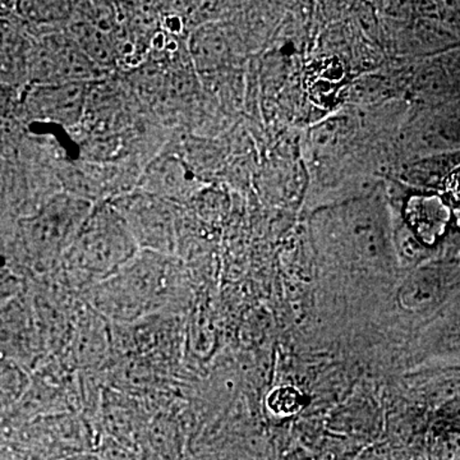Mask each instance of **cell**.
Here are the masks:
<instances>
[{
    "label": "cell",
    "mask_w": 460,
    "mask_h": 460,
    "mask_svg": "<svg viewBox=\"0 0 460 460\" xmlns=\"http://www.w3.org/2000/svg\"><path fill=\"white\" fill-rule=\"evenodd\" d=\"M174 263L155 251L144 250L93 293L95 307L115 321H132L162 307L174 292Z\"/></svg>",
    "instance_id": "obj_1"
},
{
    "label": "cell",
    "mask_w": 460,
    "mask_h": 460,
    "mask_svg": "<svg viewBox=\"0 0 460 460\" xmlns=\"http://www.w3.org/2000/svg\"><path fill=\"white\" fill-rule=\"evenodd\" d=\"M138 253L135 235L111 202L93 206L62 257L71 277L83 281H100L113 277Z\"/></svg>",
    "instance_id": "obj_2"
},
{
    "label": "cell",
    "mask_w": 460,
    "mask_h": 460,
    "mask_svg": "<svg viewBox=\"0 0 460 460\" xmlns=\"http://www.w3.org/2000/svg\"><path fill=\"white\" fill-rule=\"evenodd\" d=\"M93 208L87 201L68 192L54 193L35 211L18 220V247L33 266L62 259L78 230Z\"/></svg>",
    "instance_id": "obj_3"
},
{
    "label": "cell",
    "mask_w": 460,
    "mask_h": 460,
    "mask_svg": "<svg viewBox=\"0 0 460 460\" xmlns=\"http://www.w3.org/2000/svg\"><path fill=\"white\" fill-rule=\"evenodd\" d=\"M91 83L30 84L22 99L30 122L75 128L83 123Z\"/></svg>",
    "instance_id": "obj_4"
},
{
    "label": "cell",
    "mask_w": 460,
    "mask_h": 460,
    "mask_svg": "<svg viewBox=\"0 0 460 460\" xmlns=\"http://www.w3.org/2000/svg\"><path fill=\"white\" fill-rule=\"evenodd\" d=\"M138 190L165 201H186L201 190V178L174 153L160 154L141 172Z\"/></svg>",
    "instance_id": "obj_5"
},
{
    "label": "cell",
    "mask_w": 460,
    "mask_h": 460,
    "mask_svg": "<svg viewBox=\"0 0 460 460\" xmlns=\"http://www.w3.org/2000/svg\"><path fill=\"white\" fill-rule=\"evenodd\" d=\"M126 199L124 210H117L126 217L138 246L144 243L146 250L155 252H160L159 248L169 250L172 217L165 206V199L154 198L141 190Z\"/></svg>",
    "instance_id": "obj_6"
},
{
    "label": "cell",
    "mask_w": 460,
    "mask_h": 460,
    "mask_svg": "<svg viewBox=\"0 0 460 460\" xmlns=\"http://www.w3.org/2000/svg\"><path fill=\"white\" fill-rule=\"evenodd\" d=\"M405 226L426 247H432L444 237L450 223V210L447 204L432 195H413L402 208Z\"/></svg>",
    "instance_id": "obj_7"
},
{
    "label": "cell",
    "mask_w": 460,
    "mask_h": 460,
    "mask_svg": "<svg viewBox=\"0 0 460 460\" xmlns=\"http://www.w3.org/2000/svg\"><path fill=\"white\" fill-rule=\"evenodd\" d=\"M23 25L40 31L39 38L66 31L77 12L75 2H18L14 5Z\"/></svg>",
    "instance_id": "obj_8"
},
{
    "label": "cell",
    "mask_w": 460,
    "mask_h": 460,
    "mask_svg": "<svg viewBox=\"0 0 460 460\" xmlns=\"http://www.w3.org/2000/svg\"><path fill=\"white\" fill-rule=\"evenodd\" d=\"M444 295V281L436 268H420L399 288V305L408 313H422L434 307Z\"/></svg>",
    "instance_id": "obj_9"
},
{
    "label": "cell",
    "mask_w": 460,
    "mask_h": 460,
    "mask_svg": "<svg viewBox=\"0 0 460 460\" xmlns=\"http://www.w3.org/2000/svg\"><path fill=\"white\" fill-rule=\"evenodd\" d=\"M66 32L105 74L109 75L111 69L119 65V53L114 36L77 16L72 21L71 25L66 27Z\"/></svg>",
    "instance_id": "obj_10"
},
{
    "label": "cell",
    "mask_w": 460,
    "mask_h": 460,
    "mask_svg": "<svg viewBox=\"0 0 460 460\" xmlns=\"http://www.w3.org/2000/svg\"><path fill=\"white\" fill-rule=\"evenodd\" d=\"M307 404V398L301 390L292 385L272 389L266 396V408L275 417L288 419L299 413Z\"/></svg>",
    "instance_id": "obj_11"
},
{
    "label": "cell",
    "mask_w": 460,
    "mask_h": 460,
    "mask_svg": "<svg viewBox=\"0 0 460 460\" xmlns=\"http://www.w3.org/2000/svg\"><path fill=\"white\" fill-rule=\"evenodd\" d=\"M394 247L398 256L407 263L419 261L425 256V250H428V247L420 243V239L407 226L395 233Z\"/></svg>",
    "instance_id": "obj_12"
},
{
    "label": "cell",
    "mask_w": 460,
    "mask_h": 460,
    "mask_svg": "<svg viewBox=\"0 0 460 460\" xmlns=\"http://www.w3.org/2000/svg\"><path fill=\"white\" fill-rule=\"evenodd\" d=\"M447 190L456 205H460V168L450 172L447 180Z\"/></svg>",
    "instance_id": "obj_13"
},
{
    "label": "cell",
    "mask_w": 460,
    "mask_h": 460,
    "mask_svg": "<svg viewBox=\"0 0 460 460\" xmlns=\"http://www.w3.org/2000/svg\"><path fill=\"white\" fill-rule=\"evenodd\" d=\"M138 460H168L163 458V456H157L155 453H151L146 450L142 456H140V459Z\"/></svg>",
    "instance_id": "obj_14"
},
{
    "label": "cell",
    "mask_w": 460,
    "mask_h": 460,
    "mask_svg": "<svg viewBox=\"0 0 460 460\" xmlns=\"http://www.w3.org/2000/svg\"><path fill=\"white\" fill-rule=\"evenodd\" d=\"M284 460H314V459L308 458V456H305V454H304V456H302V454L293 453V454H290V456H288L287 458Z\"/></svg>",
    "instance_id": "obj_15"
},
{
    "label": "cell",
    "mask_w": 460,
    "mask_h": 460,
    "mask_svg": "<svg viewBox=\"0 0 460 460\" xmlns=\"http://www.w3.org/2000/svg\"><path fill=\"white\" fill-rule=\"evenodd\" d=\"M458 223H459V226H460V210H459V213H458Z\"/></svg>",
    "instance_id": "obj_16"
},
{
    "label": "cell",
    "mask_w": 460,
    "mask_h": 460,
    "mask_svg": "<svg viewBox=\"0 0 460 460\" xmlns=\"http://www.w3.org/2000/svg\"><path fill=\"white\" fill-rule=\"evenodd\" d=\"M459 262H460V256H459Z\"/></svg>",
    "instance_id": "obj_17"
}]
</instances>
